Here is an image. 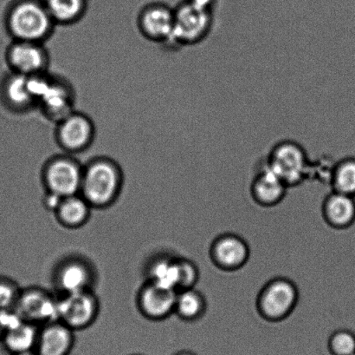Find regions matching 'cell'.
<instances>
[{"instance_id": "d6986e66", "label": "cell", "mask_w": 355, "mask_h": 355, "mask_svg": "<svg viewBox=\"0 0 355 355\" xmlns=\"http://www.w3.org/2000/svg\"><path fill=\"white\" fill-rule=\"evenodd\" d=\"M326 224L336 229H345L355 222V197L332 191L322 204Z\"/></svg>"}, {"instance_id": "5bb4252c", "label": "cell", "mask_w": 355, "mask_h": 355, "mask_svg": "<svg viewBox=\"0 0 355 355\" xmlns=\"http://www.w3.org/2000/svg\"><path fill=\"white\" fill-rule=\"evenodd\" d=\"M250 250L245 240L233 233L218 236L210 248L211 262L219 270L232 272L242 269L250 259Z\"/></svg>"}, {"instance_id": "e0dca14e", "label": "cell", "mask_w": 355, "mask_h": 355, "mask_svg": "<svg viewBox=\"0 0 355 355\" xmlns=\"http://www.w3.org/2000/svg\"><path fill=\"white\" fill-rule=\"evenodd\" d=\"M288 187L275 174L266 162L259 167L250 184V194L260 206H277L286 196Z\"/></svg>"}, {"instance_id": "52a82bcc", "label": "cell", "mask_w": 355, "mask_h": 355, "mask_svg": "<svg viewBox=\"0 0 355 355\" xmlns=\"http://www.w3.org/2000/svg\"><path fill=\"white\" fill-rule=\"evenodd\" d=\"M41 79L37 99V110L52 123L74 111L76 93L71 83L62 76L46 73Z\"/></svg>"}, {"instance_id": "cb8c5ba5", "label": "cell", "mask_w": 355, "mask_h": 355, "mask_svg": "<svg viewBox=\"0 0 355 355\" xmlns=\"http://www.w3.org/2000/svg\"><path fill=\"white\" fill-rule=\"evenodd\" d=\"M40 329L33 323L24 322L5 333L3 345L12 355L36 350Z\"/></svg>"}, {"instance_id": "30bf717a", "label": "cell", "mask_w": 355, "mask_h": 355, "mask_svg": "<svg viewBox=\"0 0 355 355\" xmlns=\"http://www.w3.org/2000/svg\"><path fill=\"white\" fill-rule=\"evenodd\" d=\"M100 302L93 290L61 295L58 297V321L73 331L92 327L98 317Z\"/></svg>"}, {"instance_id": "7c38bea8", "label": "cell", "mask_w": 355, "mask_h": 355, "mask_svg": "<svg viewBox=\"0 0 355 355\" xmlns=\"http://www.w3.org/2000/svg\"><path fill=\"white\" fill-rule=\"evenodd\" d=\"M96 281L95 267L83 256L66 257L58 264L53 272L54 286L60 295L93 290Z\"/></svg>"}, {"instance_id": "ac0fdd59", "label": "cell", "mask_w": 355, "mask_h": 355, "mask_svg": "<svg viewBox=\"0 0 355 355\" xmlns=\"http://www.w3.org/2000/svg\"><path fill=\"white\" fill-rule=\"evenodd\" d=\"M75 331L59 321L40 327L36 351L40 355H69L75 345Z\"/></svg>"}, {"instance_id": "8fae6325", "label": "cell", "mask_w": 355, "mask_h": 355, "mask_svg": "<svg viewBox=\"0 0 355 355\" xmlns=\"http://www.w3.org/2000/svg\"><path fill=\"white\" fill-rule=\"evenodd\" d=\"M9 72L26 76L44 74L50 68V53L44 44L12 40L6 51Z\"/></svg>"}, {"instance_id": "603a6c76", "label": "cell", "mask_w": 355, "mask_h": 355, "mask_svg": "<svg viewBox=\"0 0 355 355\" xmlns=\"http://www.w3.org/2000/svg\"><path fill=\"white\" fill-rule=\"evenodd\" d=\"M207 300L196 288L177 291L175 314L182 321H200L207 312Z\"/></svg>"}, {"instance_id": "4316f807", "label": "cell", "mask_w": 355, "mask_h": 355, "mask_svg": "<svg viewBox=\"0 0 355 355\" xmlns=\"http://www.w3.org/2000/svg\"><path fill=\"white\" fill-rule=\"evenodd\" d=\"M180 277L178 291L194 288L200 279V270L193 261L180 257Z\"/></svg>"}, {"instance_id": "f1b7e54d", "label": "cell", "mask_w": 355, "mask_h": 355, "mask_svg": "<svg viewBox=\"0 0 355 355\" xmlns=\"http://www.w3.org/2000/svg\"><path fill=\"white\" fill-rule=\"evenodd\" d=\"M64 197H62L58 196L57 194L47 192L45 193L43 204L45 208L47 210L53 212L55 213V210H58V207L60 206L62 199Z\"/></svg>"}, {"instance_id": "6da1fadb", "label": "cell", "mask_w": 355, "mask_h": 355, "mask_svg": "<svg viewBox=\"0 0 355 355\" xmlns=\"http://www.w3.org/2000/svg\"><path fill=\"white\" fill-rule=\"evenodd\" d=\"M124 175L119 163L106 156H96L83 165L80 195L92 208H107L123 190Z\"/></svg>"}, {"instance_id": "7402d4cb", "label": "cell", "mask_w": 355, "mask_h": 355, "mask_svg": "<svg viewBox=\"0 0 355 355\" xmlns=\"http://www.w3.org/2000/svg\"><path fill=\"white\" fill-rule=\"evenodd\" d=\"M180 257L159 256L148 266V281L159 286L178 291L180 277Z\"/></svg>"}, {"instance_id": "d4e9b609", "label": "cell", "mask_w": 355, "mask_h": 355, "mask_svg": "<svg viewBox=\"0 0 355 355\" xmlns=\"http://www.w3.org/2000/svg\"><path fill=\"white\" fill-rule=\"evenodd\" d=\"M333 191L355 197V158L349 156L335 163L330 172Z\"/></svg>"}, {"instance_id": "484cf974", "label": "cell", "mask_w": 355, "mask_h": 355, "mask_svg": "<svg viewBox=\"0 0 355 355\" xmlns=\"http://www.w3.org/2000/svg\"><path fill=\"white\" fill-rule=\"evenodd\" d=\"M329 349L332 355L355 354V333L350 330L339 329L329 337Z\"/></svg>"}, {"instance_id": "277c9868", "label": "cell", "mask_w": 355, "mask_h": 355, "mask_svg": "<svg viewBox=\"0 0 355 355\" xmlns=\"http://www.w3.org/2000/svg\"><path fill=\"white\" fill-rule=\"evenodd\" d=\"M264 162L288 188L304 182L311 170V161L304 146L291 139L274 145Z\"/></svg>"}, {"instance_id": "5b68a950", "label": "cell", "mask_w": 355, "mask_h": 355, "mask_svg": "<svg viewBox=\"0 0 355 355\" xmlns=\"http://www.w3.org/2000/svg\"><path fill=\"white\" fill-rule=\"evenodd\" d=\"M83 165L75 156L62 153L51 156L42 168L41 177L45 191L62 197L80 194Z\"/></svg>"}, {"instance_id": "9a60e30c", "label": "cell", "mask_w": 355, "mask_h": 355, "mask_svg": "<svg viewBox=\"0 0 355 355\" xmlns=\"http://www.w3.org/2000/svg\"><path fill=\"white\" fill-rule=\"evenodd\" d=\"M0 100L7 110L16 114H26L37 110L30 76L9 72L0 83Z\"/></svg>"}, {"instance_id": "836d02e7", "label": "cell", "mask_w": 355, "mask_h": 355, "mask_svg": "<svg viewBox=\"0 0 355 355\" xmlns=\"http://www.w3.org/2000/svg\"><path fill=\"white\" fill-rule=\"evenodd\" d=\"M353 355H355V354H354Z\"/></svg>"}, {"instance_id": "f546056e", "label": "cell", "mask_w": 355, "mask_h": 355, "mask_svg": "<svg viewBox=\"0 0 355 355\" xmlns=\"http://www.w3.org/2000/svg\"><path fill=\"white\" fill-rule=\"evenodd\" d=\"M190 1L193 3L194 5L203 7V8L214 12L216 2H217V0H190Z\"/></svg>"}, {"instance_id": "ba28073f", "label": "cell", "mask_w": 355, "mask_h": 355, "mask_svg": "<svg viewBox=\"0 0 355 355\" xmlns=\"http://www.w3.org/2000/svg\"><path fill=\"white\" fill-rule=\"evenodd\" d=\"M55 125V141L67 154L75 156L85 152L95 141L96 124L89 115L81 111H72Z\"/></svg>"}, {"instance_id": "44dd1931", "label": "cell", "mask_w": 355, "mask_h": 355, "mask_svg": "<svg viewBox=\"0 0 355 355\" xmlns=\"http://www.w3.org/2000/svg\"><path fill=\"white\" fill-rule=\"evenodd\" d=\"M45 6L57 26H71L85 17L89 0H44Z\"/></svg>"}, {"instance_id": "8992f818", "label": "cell", "mask_w": 355, "mask_h": 355, "mask_svg": "<svg viewBox=\"0 0 355 355\" xmlns=\"http://www.w3.org/2000/svg\"><path fill=\"white\" fill-rule=\"evenodd\" d=\"M299 301L297 285L288 278L277 277L268 281L257 299V309L264 320L279 322L295 311Z\"/></svg>"}, {"instance_id": "4fadbf2b", "label": "cell", "mask_w": 355, "mask_h": 355, "mask_svg": "<svg viewBox=\"0 0 355 355\" xmlns=\"http://www.w3.org/2000/svg\"><path fill=\"white\" fill-rule=\"evenodd\" d=\"M14 309L24 322L38 327L58 321V297L44 288L33 287L21 290Z\"/></svg>"}, {"instance_id": "ffe728a7", "label": "cell", "mask_w": 355, "mask_h": 355, "mask_svg": "<svg viewBox=\"0 0 355 355\" xmlns=\"http://www.w3.org/2000/svg\"><path fill=\"white\" fill-rule=\"evenodd\" d=\"M92 207L81 195L64 197L55 212V218L62 227L76 229L89 222Z\"/></svg>"}, {"instance_id": "4dcf8cb0", "label": "cell", "mask_w": 355, "mask_h": 355, "mask_svg": "<svg viewBox=\"0 0 355 355\" xmlns=\"http://www.w3.org/2000/svg\"><path fill=\"white\" fill-rule=\"evenodd\" d=\"M13 355H40V354H38L36 350H33V351H29V352L13 354Z\"/></svg>"}, {"instance_id": "9c48e42d", "label": "cell", "mask_w": 355, "mask_h": 355, "mask_svg": "<svg viewBox=\"0 0 355 355\" xmlns=\"http://www.w3.org/2000/svg\"><path fill=\"white\" fill-rule=\"evenodd\" d=\"M173 7L163 2L147 3L140 10L137 19V29L141 36L166 49H175L173 44Z\"/></svg>"}, {"instance_id": "d6a6232c", "label": "cell", "mask_w": 355, "mask_h": 355, "mask_svg": "<svg viewBox=\"0 0 355 355\" xmlns=\"http://www.w3.org/2000/svg\"><path fill=\"white\" fill-rule=\"evenodd\" d=\"M3 336H5V331H3L1 324H0V339H3Z\"/></svg>"}, {"instance_id": "83f0119b", "label": "cell", "mask_w": 355, "mask_h": 355, "mask_svg": "<svg viewBox=\"0 0 355 355\" xmlns=\"http://www.w3.org/2000/svg\"><path fill=\"white\" fill-rule=\"evenodd\" d=\"M21 290L15 283L0 279V309L15 308Z\"/></svg>"}, {"instance_id": "3957f363", "label": "cell", "mask_w": 355, "mask_h": 355, "mask_svg": "<svg viewBox=\"0 0 355 355\" xmlns=\"http://www.w3.org/2000/svg\"><path fill=\"white\" fill-rule=\"evenodd\" d=\"M173 23V48L193 47L204 42L214 26V12L181 0L175 7Z\"/></svg>"}, {"instance_id": "1f68e13d", "label": "cell", "mask_w": 355, "mask_h": 355, "mask_svg": "<svg viewBox=\"0 0 355 355\" xmlns=\"http://www.w3.org/2000/svg\"><path fill=\"white\" fill-rule=\"evenodd\" d=\"M175 355H196L190 351H180V352L175 354Z\"/></svg>"}, {"instance_id": "7a4b0ae2", "label": "cell", "mask_w": 355, "mask_h": 355, "mask_svg": "<svg viewBox=\"0 0 355 355\" xmlns=\"http://www.w3.org/2000/svg\"><path fill=\"white\" fill-rule=\"evenodd\" d=\"M5 26L12 40L43 44L57 27L44 0H12L6 10Z\"/></svg>"}, {"instance_id": "2e32d148", "label": "cell", "mask_w": 355, "mask_h": 355, "mask_svg": "<svg viewBox=\"0 0 355 355\" xmlns=\"http://www.w3.org/2000/svg\"><path fill=\"white\" fill-rule=\"evenodd\" d=\"M177 291L148 281L138 292L137 304L145 318L161 322L175 314Z\"/></svg>"}, {"instance_id": "e575fe53", "label": "cell", "mask_w": 355, "mask_h": 355, "mask_svg": "<svg viewBox=\"0 0 355 355\" xmlns=\"http://www.w3.org/2000/svg\"><path fill=\"white\" fill-rule=\"evenodd\" d=\"M135 355H138V354H135Z\"/></svg>"}]
</instances>
